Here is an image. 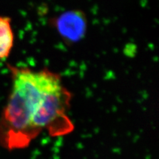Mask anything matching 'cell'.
Returning a JSON list of instances; mask_svg holds the SVG:
<instances>
[{
	"label": "cell",
	"mask_w": 159,
	"mask_h": 159,
	"mask_svg": "<svg viewBox=\"0 0 159 159\" xmlns=\"http://www.w3.org/2000/svg\"><path fill=\"white\" fill-rule=\"evenodd\" d=\"M12 86L0 119V145L9 151L27 147L35 138L32 123L66 87L58 74L9 66Z\"/></svg>",
	"instance_id": "6da1fadb"
},
{
	"label": "cell",
	"mask_w": 159,
	"mask_h": 159,
	"mask_svg": "<svg viewBox=\"0 0 159 159\" xmlns=\"http://www.w3.org/2000/svg\"><path fill=\"white\" fill-rule=\"evenodd\" d=\"M57 25L59 31L64 37L74 41L82 35L85 29L84 18L76 12L67 13L60 17Z\"/></svg>",
	"instance_id": "7a4b0ae2"
},
{
	"label": "cell",
	"mask_w": 159,
	"mask_h": 159,
	"mask_svg": "<svg viewBox=\"0 0 159 159\" xmlns=\"http://www.w3.org/2000/svg\"><path fill=\"white\" fill-rule=\"evenodd\" d=\"M14 44V33L11 20L9 17L0 16V61L7 58Z\"/></svg>",
	"instance_id": "3957f363"
}]
</instances>
